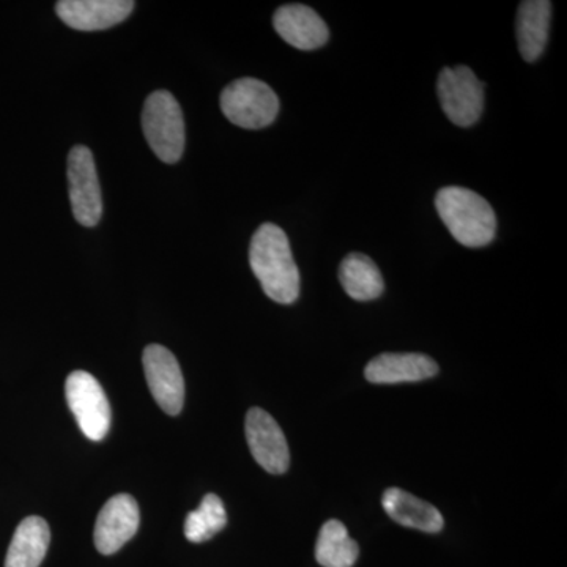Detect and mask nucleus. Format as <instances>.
I'll list each match as a JSON object with an SVG mask.
<instances>
[{
	"instance_id": "1",
	"label": "nucleus",
	"mask_w": 567,
	"mask_h": 567,
	"mask_svg": "<svg viewBox=\"0 0 567 567\" xmlns=\"http://www.w3.org/2000/svg\"><path fill=\"white\" fill-rule=\"evenodd\" d=\"M249 264L268 298L281 305L298 300L300 271L281 227L265 223L256 230L249 246Z\"/></svg>"
},
{
	"instance_id": "2",
	"label": "nucleus",
	"mask_w": 567,
	"mask_h": 567,
	"mask_svg": "<svg viewBox=\"0 0 567 567\" xmlns=\"http://www.w3.org/2000/svg\"><path fill=\"white\" fill-rule=\"evenodd\" d=\"M440 218L465 248H483L494 241L496 216L480 194L462 186H446L435 196Z\"/></svg>"
},
{
	"instance_id": "3",
	"label": "nucleus",
	"mask_w": 567,
	"mask_h": 567,
	"mask_svg": "<svg viewBox=\"0 0 567 567\" xmlns=\"http://www.w3.org/2000/svg\"><path fill=\"white\" fill-rule=\"evenodd\" d=\"M142 130L153 153L164 163H177L185 151V122L173 93L159 91L145 100Z\"/></svg>"
},
{
	"instance_id": "4",
	"label": "nucleus",
	"mask_w": 567,
	"mask_h": 567,
	"mask_svg": "<svg viewBox=\"0 0 567 567\" xmlns=\"http://www.w3.org/2000/svg\"><path fill=\"white\" fill-rule=\"evenodd\" d=\"M227 121L246 130H260L278 117L279 100L270 85L254 78L230 82L221 93Z\"/></svg>"
},
{
	"instance_id": "5",
	"label": "nucleus",
	"mask_w": 567,
	"mask_h": 567,
	"mask_svg": "<svg viewBox=\"0 0 567 567\" xmlns=\"http://www.w3.org/2000/svg\"><path fill=\"white\" fill-rule=\"evenodd\" d=\"M65 395L82 434L93 442H102L111 427V405L99 380L85 371L71 372Z\"/></svg>"
},
{
	"instance_id": "6",
	"label": "nucleus",
	"mask_w": 567,
	"mask_h": 567,
	"mask_svg": "<svg viewBox=\"0 0 567 567\" xmlns=\"http://www.w3.org/2000/svg\"><path fill=\"white\" fill-rule=\"evenodd\" d=\"M440 104L454 125L472 126L484 111V84L468 66L443 69L436 82Z\"/></svg>"
},
{
	"instance_id": "7",
	"label": "nucleus",
	"mask_w": 567,
	"mask_h": 567,
	"mask_svg": "<svg viewBox=\"0 0 567 567\" xmlns=\"http://www.w3.org/2000/svg\"><path fill=\"white\" fill-rule=\"evenodd\" d=\"M70 203L81 226L93 227L103 215L102 188L95 159L85 145L71 148L69 155Z\"/></svg>"
},
{
	"instance_id": "8",
	"label": "nucleus",
	"mask_w": 567,
	"mask_h": 567,
	"mask_svg": "<svg viewBox=\"0 0 567 567\" xmlns=\"http://www.w3.org/2000/svg\"><path fill=\"white\" fill-rule=\"evenodd\" d=\"M142 363L156 404L167 415H178L185 402V380L177 358L166 347L151 344L145 347Z\"/></svg>"
},
{
	"instance_id": "9",
	"label": "nucleus",
	"mask_w": 567,
	"mask_h": 567,
	"mask_svg": "<svg viewBox=\"0 0 567 567\" xmlns=\"http://www.w3.org/2000/svg\"><path fill=\"white\" fill-rule=\"evenodd\" d=\"M246 440L257 464L271 475L289 470L290 451L282 429L262 409H251L246 415Z\"/></svg>"
},
{
	"instance_id": "10",
	"label": "nucleus",
	"mask_w": 567,
	"mask_h": 567,
	"mask_svg": "<svg viewBox=\"0 0 567 567\" xmlns=\"http://www.w3.org/2000/svg\"><path fill=\"white\" fill-rule=\"evenodd\" d=\"M141 514L136 499L128 494L112 496L96 518L95 546L103 555L121 550L140 529Z\"/></svg>"
},
{
	"instance_id": "11",
	"label": "nucleus",
	"mask_w": 567,
	"mask_h": 567,
	"mask_svg": "<svg viewBox=\"0 0 567 567\" xmlns=\"http://www.w3.org/2000/svg\"><path fill=\"white\" fill-rule=\"evenodd\" d=\"M128 0H61L55 3L59 18L82 32L104 31L121 24L132 14Z\"/></svg>"
},
{
	"instance_id": "12",
	"label": "nucleus",
	"mask_w": 567,
	"mask_h": 567,
	"mask_svg": "<svg viewBox=\"0 0 567 567\" xmlns=\"http://www.w3.org/2000/svg\"><path fill=\"white\" fill-rule=\"evenodd\" d=\"M274 25L286 43L301 51L322 48L330 39V31L322 18L311 7L301 3H289L276 10Z\"/></svg>"
},
{
	"instance_id": "13",
	"label": "nucleus",
	"mask_w": 567,
	"mask_h": 567,
	"mask_svg": "<svg viewBox=\"0 0 567 567\" xmlns=\"http://www.w3.org/2000/svg\"><path fill=\"white\" fill-rule=\"evenodd\" d=\"M439 374V365L427 354L383 353L369 361L364 375L375 385L423 382Z\"/></svg>"
},
{
	"instance_id": "14",
	"label": "nucleus",
	"mask_w": 567,
	"mask_h": 567,
	"mask_svg": "<svg viewBox=\"0 0 567 567\" xmlns=\"http://www.w3.org/2000/svg\"><path fill=\"white\" fill-rule=\"evenodd\" d=\"M382 505L388 516L402 527L415 528L424 533H439L445 525L442 514L435 506L402 488H388L383 494Z\"/></svg>"
},
{
	"instance_id": "15",
	"label": "nucleus",
	"mask_w": 567,
	"mask_h": 567,
	"mask_svg": "<svg viewBox=\"0 0 567 567\" xmlns=\"http://www.w3.org/2000/svg\"><path fill=\"white\" fill-rule=\"evenodd\" d=\"M550 18L551 2L547 0H525L518 7L517 43L525 61L536 62L546 50Z\"/></svg>"
},
{
	"instance_id": "16",
	"label": "nucleus",
	"mask_w": 567,
	"mask_h": 567,
	"mask_svg": "<svg viewBox=\"0 0 567 567\" xmlns=\"http://www.w3.org/2000/svg\"><path fill=\"white\" fill-rule=\"evenodd\" d=\"M50 543V525L44 518H24L11 539L6 567H39L47 557Z\"/></svg>"
},
{
	"instance_id": "17",
	"label": "nucleus",
	"mask_w": 567,
	"mask_h": 567,
	"mask_svg": "<svg viewBox=\"0 0 567 567\" xmlns=\"http://www.w3.org/2000/svg\"><path fill=\"white\" fill-rule=\"evenodd\" d=\"M339 281L346 293L357 301H371L379 298L385 290L382 274L371 257L361 252H352L342 260L339 267Z\"/></svg>"
},
{
	"instance_id": "18",
	"label": "nucleus",
	"mask_w": 567,
	"mask_h": 567,
	"mask_svg": "<svg viewBox=\"0 0 567 567\" xmlns=\"http://www.w3.org/2000/svg\"><path fill=\"white\" fill-rule=\"evenodd\" d=\"M360 557V547L349 536L346 525L328 520L319 533L316 559L323 567H352Z\"/></svg>"
},
{
	"instance_id": "19",
	"label": "nucleus",
	"mask_w": 567,
	"mask_h": 567,
	"mask_svg": "<svg viewBox=\"0 0 567 567\" xmlns=\"http://www.w3.org/2000/svg\"><path fill=\"white\" fill-rule=\"evenodd\" d=\"M227 525L226 507L218 495L204 496L196 511L188 514L185 520V536L189 543H205L223 532Z\"/></svg>"
}]
</instances>
